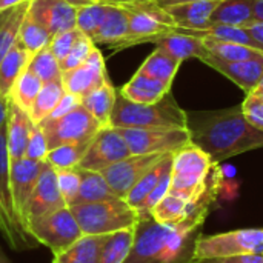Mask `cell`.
I'll use <instances>...</instances> for the list:
<instances>
[{
	"label": "cell",
	"instance_id": "1",
	"mask_svg": "<svg viewBox=\"0 0 263 263\" xmlns=\"http://www.w3.org/2000/svg\"><path fill=\"white\" fill-rule=\"evenodd\" d=\"M191 143L203 149L214 163L263 148V131L253 126L240 106L188 114Z\"/></svg>",
	"mask_w": 263,
	"mask_h": 263
},
{
	"label": "cell",
	"instance_id": "2",
	"mask_svg": "<svg viewBox=\"0 0 263 263\" xmlns=\"http://www.w3.org/2000/svg\"><path fill=\"white\" fill-rule=\"evenodd\" d=\"M202 228L166 227L151 214H140L133 248L123 263H193L194 245Z\"/></svg>",
	"mask_w": 263,
	"mask_h": 263
},
{
	"label": "cell",
	"instance_id": "3",
	"mask_svg": "<svg viewBox=\"0 0 263 263\" xmlns=\"http://www.w3.org/2000/svg\"><path fill=\"white\" fill-rule=\"evenodd\" d=\"M112 128H188V112L170 92L156 103H136L117 92L111 114Z\"/></svg>",
	"mask_w": 263,
	"mask_h": 263
},
{
	"label": "cell",
	"instance_id": "4",
	"mask_svg": "<svg viewBox=\"0 0 263 263\" xmlns=\"http://www.w3.org/2000/svg\"><path fill=\"white\" fill-rule=\"evenodd\" d=\"M85 236H106L120 230L136 228L140 214L125 199H111L69 206Z\"/></svg>",
	"mask_w": 263,
	"mask_h": 263
},
{
	"label": "cell",
	"instance_id": "5",
	"mask_svg": "<svg viewBox=\"0 0 263 263\" xmlns=\"http://www.w3.org/2000/svg\"><path fill=\"white\" fill-rule=\"evenodd\" d=\"M11 159L6 145V125L0 129V234L12 250L23 251L39 245L28 233L12 197L9 179Z\"/></svg>",
	"mask_w": 263,
	"mask_h": 263
},
{
	"label": "cell",
	"instance_id": "6",
	"mask_svg": "<svg viewBox=\"0 0 263 263\" xmlns=\"http://www.w3.org/2000/svg\"><path fill=\"white\" fill-rule=\"evenodd\" d=\"M214 162L197 145L190 143L173 154L170 194L186 202L194 199L208 179Z\"/></svg>",
	"mask_w": 263,
	"mask_h": 263
},
{
	"label": "cell",
	"instance_id": "7",
	"mask_svg": "<svg viewBox=\"0 0 263 263\" xmlns=\"http://www.w3.org/2000/svg\"><path fill=\"white\" fill-rule=\"evenodd\" d=\"M256 253H263V228H243L211 236L200 234L194 245L193 263Z\"/></svg>",
	"mask_w": 263,
	"mask_h": 263
},
{
	"label": "cell",
	"instance_id": "8",
	"mask_svg": "<svg viewBox=\"0 0 263 263\" xmlns=\"http://www.w3.org/2000/svg\"><path fill=\"white\" fill-rule=\"evenodd\" d=\"M26 230L37 243L49 248L54 256L68 250L83 236L69 206L31 220Z\"/></svg>",
	"mask_w": 263,
	"mask_h": 263
},
{
	"label": "cell",
	"instance_id": "9",
	"mask_svg": "<svg viewBox=\"0 0 263 263\" xmlns=\"http://www.w3.org/2000/svg\"><path fill=\"white\" fill-rule=\"evenodd\" d=\"M129 17V31L126 40L119 49H125L139 43H156L160 37L174 31L176 25L171 15L151 0H142L125 5Z\"/></svg>",
	"mask_w": 263,
	"mask_h": 263
},
{
	"label": "cell",
	"instance_id": "10",
	"mask_svg": "<svg viewBox=\"0 0 263 263\" xmlns=\"http://www.w3.org/2000/svg\"><path fill=\"white\" fill-rule=\"evenodd\" d=\"M39 126L46 137L49 149L66 143H88L102 128L82 103L65 116L45 119Z\"/></svg>",
	"mask_w": 263,
	"mask_h": 263
},
{
	"label": "cell",
	"instance_id": "11",
	"mask_svg": "<svg viewBox=\"0 0 263 263\" xmlns=\"http://www.w3.org/2000/svg\"><path fill=\"white\" fill-rule=\"evenodd\" d=\"M131 154H174L191 143L188 128H117Z\"/></svg>",
	"mask_w": 263,
	"mask_h": 263
},
{
	"label": "cell",
	"instance_id": "12",
	"mask_svg": "<svg viewBox=\"0 0 263 263\" xmlns=\"http://www.w3.org/2000/svg\"><path fill=\"white\" fill-rule=\"evenodd\" d=\"M128 156H131V151L120 131L112 126H103L89 142L79 168L102 173Z\"/></svg>",
	"mask_w": 263,
	"mask_h": 263
},
{
	"label": "cell",
	"instance_id": "13",
	"mask_svg": "<svg viewBox=\"0 0 263 263\" xmlns=\"http://www.w3.org/2000/svg\"><path fill=\"white\" fill-rule=\"evenodd\" d=\"M166 154H131L126 159L108 166L102 171L111 191L125 199L129 190Z\"/></svg>",
	"mask_w": 263,
	"mask_h": 263
},
{
	"label": "cell",
	"instance_id": "14",
	"mask_svg": "<svg viewBox=\"0 0 263 263\" xmlns=\"http://www.w3.org/2000/svg\"><path fill=\"white\" fill-rule=\"evenodd\" d=\"M63 206H66V203L62 199V194L57 186L55 170L48 162H45L37 185L23 210V216H22L23 223L26 227L31 220L49 214L52 211H57Z\"/></svg>",
	"mask_w": 263,
	"mask_h": 263
},
{
	"label": "cell",
	"instance_id": "15",
	"mask_svg": "<svg viewBox=\"0 0 263 263\" xmlns=\"http://www.w3.org/2000/svg\"><path fill=\"white\" fill-rule=\"evenodd\" d=\"M109 80L106 74L105 59L97 46L91 51L89 57L77 68L62 72V83L66 92L82 99L92 89Z\"/></svg>",
	"mask_w": 263,
	"mask_h": 263
},
{
	"label": "cell",
	"instance_id": "16",
	"mask_svg": "<svg viewBox=\"0 0 263 263\" xmlns=\"http://www.w3.org/2000/svg\"><path fill=\"white\" fill-rule=\"evenodd\" d=\"M77 8L69 0H31L28 11L54 37L76 28Z\"/></svg>",
	"mask_w": 263,
	"mask_h": 263
},
{
	"label": "cell",
	"instance_id": "17",
	"mask_svg": "<svg viewBox=\"0 0 263 263\" xmlns=\"http://www.w3.org/2000/svg\"><path fill=\"white\" fill-rule=\"evenodd\" d=\"M200 60L234 82L245 94H250L257 88L263 76V57L243 62H225L206 52Z\"/></svg>",
	"mask_w": 263,
	"mask_h": 263
},
{
	"label": "cell",
	"instance_id": "18",
	"mask_svg": "<svg viewBox=\"0 0 263 263\" xmlns=\"http://www.w3.org/2000/svg\"><path fill=\"white\" fill-rule=\"evenodd\" d=\"M45 162H34L29 159H18L11 160L9 165V179H11V190L15 208L23 216V210L37 185L39 176L43 170ZM23 220V219H22Z\"/></svg>",
	"mask_w": 263,
	"mask_h": 263
},
{
	"label": "cell",
	"instance_id": "19",
	"mask_svg": "<svg viewBox=\"0 0 263 263\" xmlns=\"http://www.w3.org/2000/svg\"><path fill=\"white\" fill-rule=\"evenodd\" d=\"M34 122L29 114L23 111L18 105L8 99L6 106V145L11 160H18L25 157L28 140Z\"/></svg>",
	"mask_w": 263,
	"mask_h": 263
},
{
	"label": "cell",
	"instance_id": "20",
	"mask_svg": "<svg viewBox=\"0 0 263 263\" xmlns=\"http://www.w3.org/2000/svg\"><path fill=\"white\" fill-rule=\"evenodd\" d=\"M220 0H200L163 8L174 25L185 29H202L211 25V15Z\"/></svg>",
	"mask_w": 263,
	"mask_h": 263
},
{
	"label": "cell",
	"instance_id": "21",
	"mask_svg": "<svg viewBox=\"0 0 263 263\" xmlns=\"http://www.w3.org/2000/svg\"><path fill=\"white\" fill-rule=\"evenodd\" d=\"M125 99L136 103H156L160 102L166 94L171 92V85L153 79L146 74L136 72L128 83H125L119 91Z\"/></svg>",
	"mask_w": 263,
	"mask_h": 263
},
{
	"label": "cell",
	"instance_id": "22",
	"mask_svg": "<svg viewBox=\"0 0 263 263\" xmlns=\"http://www.w3.org/2000/svg\"><path fill=\"white\" fill-rule=\"evenodd\" d=\"M129 31V17L125 6L109 5L108 12L105 15L103 23L96 32L92 42L111 45L114 49H119L122 43L126 40Z\"/></svg>",
	"mask_w": 263,
	"mask_h": 263
},
{
	"label": "cell",
	"instance_id": "23",
	"mask_svg": "<svg viewBox=\"0 0 263 263\" xmlns=\"http://www.w3.org/2000/svg\"><path fill=\"white\" fill-rule=\"evenodd\" d=\"M157 48H162L163 51H166L170 55H173L174 59L183 62L186 59H202L208 51L205 48L203 39L196 37V35H190L185 32H180L174 28L173 32L160 37L156 42Z\"/></svg>",
	"mask_w": 263,
	"mask_h": 263
},
{
	"label": "cell",
	"instance_id": "24",
	"mask_svg": "<svg viewBox=\"0 0 263 263\" xmlns=\"http://www.w3.org/2000/svg\"><path fill=\"white\" fill-rule=\"evenodd\" d=\"M31 54L23 46V43L17 39V42L11 46V49L5 54L0 62V92L8 99L12 85L18 79V76L28 68Z\"/></svg>",
	"mask_w": 263,
	"mask_h": 263
},
{
	"label": "cell",
	"instance_id": "25",
	"mask_svg": "<svg viewBox=\"0 0 263 263\" xmlns=\"http://www.w3.org/2000/svg\"><path fill=\"white\" fill-rule=\"evenodd\" d=\"M117 89L112 86L111 80H106L99 88L88 92L85 97L80 99L82 105L86 108V111L100 123V126H109L111 114L116 105L117 99Z\"/></svg>",
	"mask_w": 263,
	"mask_h": 263
},
{
	"label": "cell",
	"instance_id": "26",
	"mask_svg": "<svg viewBox=\"0 0 263 263\" xmlns=\"http://www.w3.org/2000/svg\"><path fill=\"white\" fill-rule=\"evenodd\" d=\"M254 23V0H220L211 15V25L247 28Z\"/></svg>",
	"mask_w": 263,
	"mask_h": 263
},
{
	"label": "cell",
	"instance_id": "27",
	"mask_svg": "<svg viewBox=\"0 0 263 263\" xmlns=\"http://www.w3.org/2000/svg\"><path fill=\"white\" fill-rule=\"evenodd\" d=\"M173 163V154H166L159 163H156L131 190L129 193L126 194L125 197V202L133 208L136 210L139 214L143 211V206H145V202L146 199L149 197V194L153 193V190L156 188V185L159 183L162 174L171 166Z\"/></svg>",
	"mask_w": 263,
	"mask_h": 263
},
{
	"label": "cell",
	"instance_id": "28",
	"mask_svg": "<svg viewBox=\"0 0 263 263\" xmlns=\"http://www.w3.org/2000/svg\"><path fill=\"white\" fill-rule=\"evenodd\" d=\"M105 236H82L63 253L54 256L52 263H100Z\"/></svg>",
	"mask_w": 263,
	"mask_h": 263
},
{
	"label": "cell",
	"instance_id": "29",
	"mask_svg": "<svg viewBox=\"0 0 263 263\" xmlns=\"http://www.w3.org/2000/svg\"><path fill=\"white\" fill-rule=\"evenodd\" d=\"M79 173H80V186H79V193L72 205L117 199V196L111 191L102 173L82 170V168H79Z\"/></svg>",
	"mask_w": 263,
	"mask_h": 263
},
{
	"label": "cell",
	"instance_id": "30",
	"mask_svg": "<svg viewBox=\"0 0 263 263\" xmlns=\"http://www.w3.org/2000/svg\"><path fill=\"white\" fill-rule=\"evenodd\" d=\"M180 65H182L180 60L174 59L166 51L156 46V49L145 59V62L140 65L137 71L173 86V82L176 79Z\"/></svg>",
	"mask_w": 263,
	"mask_h": 263
},
{
	"label": "cell",
	"instance_id": "31",
	"mask_svg": "<svg viewBox=\"0 0 263 263\" xmlns=\"http://www.w3.org/2000/svg\"><path fill=\"white\" fill-rule=\"evenodd\" d=\"M29 2L31 0L23 2L14 8L0 11V62L18 39V29L23 17L28 12Z\"/></svg>",
	"mask_w": 263,
	"mask_h": 263
},
{
	"label": "cell",
	"instance_id": "32",
	"mask_svg": "<svg viewBox=\"0 0 263 263\" xmlns=\"http://www.w3.org/2000/svg\"><path fill=\"white\" fill-rule=\"evenodd\" d=\"M65 94H66V89L62 83V79L43 83V86H42L37 99L34 100L31 111H29L31 120L39 125L40 122L48 119Z\"/></svg>",
	"mask_w": 263,
	"mask_h": 263
},
{
	"label": "cell",
	"instance_id": "33",
	"mask_svg": "<svg viewBox=\"0 0 263 263\" xmlns=\"http://www.w3.org/2000/svg\"><path fill=\"white\" fill-rule=\"evenodd\" d=\"M136 228L120 230L105 236L102 247L100 263H123L126 260L133 243H134Z\"/></svg>",
	"mask_w": 263,
	"mask_h": 263
},
{
	"label": "cell",
	"instance_id": "34",
	"mask_svg": "<svg viewBox=\"0 0 263 263\" xmlns=\"http://www.w3.org/2000/svg\"><path fill=\"white\" fill-rule=\"evenodd\" d=\"M42 86H43L42 80L29 68H26L18 76L15 83L12 85V89H11L8 99L12 100L15 105H18L23 111H26L29 114L32 105H34V100L37 99Z\"/></svg>",
	"mask_w": 263,
	"mask_h": 263
},
{
	"label": "cell",
	"instance_id": "35",
	"mask_svg": "<svg viewBox=\"0 0 263 263\" xmlns=\"http://www.w3.org/2000/svg\"><path fill=\"white\" fill-rule=\"evenodd\" d=\"M206 51L225 62H243V60H253V59H260L263 57V51L240 45V43H233V42H219L213 39H203Z\"/></svg>",
	"mask_w": 263,
	"mask_h": 263
},
{
	"label": "cell",
	"instance_id": "36",
	"mask_svg": "<svg viewBox=\"0 0 263 263\" xmlns=\"http://www.w3.org/2000/svg\"><path fill=\"white\" fill-rule=\"evenodd\" d=\"M186 208L188 202L174 196V194H166L163 199H160L149 211L151 217L166 227H177L185 220L186 216Z\"/></svg>",
	"mask_w": 263,
	"mask_h": 263
},
{
	"label": "cell",
	"instance_id": "37",
	"mask_svg": "<svg viewBox=\"0 0 263 263\" xmlns=\"http://www.w3.org/2000/svg\"><path fill=\"white\" fill-rule=\"evenodd\" d=\"M51 35L49 32L29 14V11L26 12V15L22 20L20 29H18V40L23 43V46L28 49V52L31 55L37 54L39 51H42L43 48H46L51 42Z\"/></svg>",
	"mask_w": 263,
	"mask_h": 263
},
{
	"label": "cell",
	"instance_id": "38",
	"mask_svg": "<svg viewBox=\"0 0 263 263\" xmlns=\"http://www.w3.org/2000/svg\"><path fill=\"white\" fill-rule=\"evenodd\" d=\"M109 5L100 3V2H92L86 3L77 8V22L76 28L91 40L94 39L96 32L99 31L100 25L105 20V15L108 12Z\"/></svg>",
	"mask_w": 263,
	"mask_h": 263
},
{
	"label": "cell",
	"instance_id": "39",
	"mask_svg": "<svg viewBox=\"0 0 263 263\" xmlns=\"http://www.w3.org/2000/svg\"><path fill=\"white\" fill-rule=\"evenodd\" d=\"M88 145H89V142L88 143H66V145L55 146L48 151L46 162L54 170L79 168V163L83 159Z\"/></svg>",
	"mask_w": 263,
	"mask_h": 263
},
{
	"label": "cell",
	"instance_id": "40",
	"mask_svg": "<svg viewBox=\"0 0 263 263\" xmlns=\"http://www.w3.org/2000/svg\"><path fill=\"white\" fill-rule=\"evenodd\" d=\"M28 68L42 80V83H48V82L62 79L60 63L54 57V54L51 52V49L48 46L31 57Z\"/></svg>",
	"mask_w": 263,
	"mask_h": 263
},
{
	"label": "cell",
	"instance_id": "41",
	"mask_svg": "<svg viewBox=\"0 0 263 263\" xmlns=\"http://www.w3.org/2000/svg\"><path fill=\"white\" fill-rule=\"evenodd\" d=\"M57 174V186L65 200L66 206H71L77 197L79 186H80V173L79 168L71 170H55Z\"/></svg>",
	"mask_w": 263,
	"mask_h": 263
},
{
	"label": "cell",
	"instance_id": "42",
	"mask_svg": "<svg viewBox=\"0 0 263 263\" xmlns=\"http://www.w3.org/2000/svg\"><path fill=\"white\" fill-rule=\"evenodd\" d=\"M94 46H96V43L89 37H86V35L82 34V37L77 40V43L69 51V54L60 62L62 72H66V71H71V69L80 66L89 57V54L94 49Z\"/></svg>",
	"mask_w": 263,
	"mask_h": 263
},
{
	"label": "cell",
	"instance_id": "43",
	"mask_svg": "<svg viewBox=\"0 0 263 263\" xmlns=\"http://www.w3.org/2000/svg\"><path fill=\"white\" fill-rule=\"evenodd\" d=\"M82 37V32L77 28L63 31L57 35H54L48 45V48L51 49V52L54 54V57L59 60V63L69 54V51L74 48V45L77 43V40Z\"/></svg>",
	"mask_w": 263,
	"mask_h": 263
},
{
	"label": "cell",
	"instance_id": "44",
	"mask_svg": "<svg viewBox=\"0 0 263 263\" xmlns=\"http://www.w3.org/2000/svg\"><path fill=\"white\" fill-rule=\"evenodd\" d=\"M48 151H49V148L46 143V137H45L42 128L37 123H34V126L31 129L29 140H28L25 159L34 160V162H46Z\"/></svg>",
	"mask_w": 263,
	"mask_h": 263
},
{
	"label": "cell",
	"instance_id": "45",
	"mask_svg": "<svg viewBox=\"0 0 263 263\" xmlns=\"http://www.w3.org/2000/svg\"><path fill=\"white\" fill-rule=\"evenodd\" d=\"M243 116L247 117V120L263 131V100L256 94V92H250L247 94L243 103L240 105Z\"/></svg>",
	"mask_w": 263,
	"mask_h": 263
},
{
	"label": "cell",
	"instance_id": "46",
	"mask_svg": "<svg viewBox=\"0 0 263 263\" xmlns=\"http://www.w3.org/2000/svg\"><path fill=\"white\" fill-rule=\"evenodd\" d=\"M82 102H80V99L79 97H76V96H72V94H69V92H66L63 97H62V100L57 103V106L54 108V111L51 112V116L49 117H60V116H65V114H68L69 111H72L74 108H77L79 105H80Z\"/></svg>",
	"mask_w": 263,
	"mask_h": 263
},
{
	"label": "cell",
	"instance_id": "47",
	"mask_svg": "<svg viewBox=\"0 0 263 263\" xmlns=\"http://www.w3.org/2000/svg\"><path fill=\"white\" fill-rule=\"evenodd\" d=\"M197 263H263V253L256 254H240L233 257H220V259H206Z\"/></svg>",
	"mask_w": 263,
	"mask_h": 263
},
{
	"label": "cell",
	"instance_id": "48",
	"mask_svg": "<svg viewBox=\"0 0 263 263\" xmlns=\"http://www.w3.org/2000/svg\"><path fill=\"white\" fill-rule=\"evenodd\" d=\"M247 29L250 31V34L254 37V40L262 46L263 49V23H253V25L247 26Z\"/></svg>",
	"mask_w": 263,
	"mask_h": 263
},
{
	"label": "cell",
	"instance_id": "49",
	"mask_svg": "<svg viewBox=\"0 0 263 263\" xmlns=\"http://www.w3.org/2000/svg\"><path fill=\"white\" fill-rule=\"evenodd\" d=\"M6 106H8V99L0 92V129L5 128L6 125Z\"/></svg>",
	"mask_w": 263,
	"mask_h": 263
},
{
	"label": "cell",
	"instance_id": "50",
	"mask_svg": "<svg viewBox=\"0 0 263 263\" xmlns=\"http://www.w3.org/2000/svg\"><path fill=\"white\" fill-rule=\"evenodd\" d=\"M151 2H154L160 8H168V6H174V5H182V3H190V2H200V0H151Z\"/></svg>",
	"mask_w": 263,
	"mask_h": 263
},
{
	"label": "cell",
	"instance_id": "51",
	"mask_svg": "<svg viewBox=\"0 0 263 263\" xmlns=\"http://www.w3.org/2000/svg\"><path fill=\"white\" fill-rule=\"evenodd\" d=\"M254 23H263V0H254Z\"/></svg>",
	"mask_w": 263,
	"mask_h": 263
},
{
	"label": "cell",
	"instance_id": "52",
	"mask_svg": "<svg viewBox=\"0 0 263 263\" xmlns=\"http://www.w3.org/2000/svg\"><path fill=\"white\" fill-rule=\"evenodd\" d=\"M23 2H28V0H0V11L3 9H9V8H14Z\"/></svg>",
	"mask_w": 263,
	"mask_h": 263
},
{
	"label": "cell",
	"instance_id": "53",
	"mask_svg": "<svg viewBox=\"0 0 263 263\" xmlns=\"http://www.w3.org/2000/svg\"><path fill=\"white\" fill-rule=\"evenodd\" d=\"M100 3L105 5H119V6H125L129 3H136V2H142V0H99Z\"/></svg>",
	"mask_w": 263,
	"mask_h": 263
},
{
	"label": "cell",
	"instance_id": "54",
	"mask_svg": "<svg viewBox=\"0 0 263 263\" xmlns=\"http://www.w3.org/2000/svg\"><path fill=\"white\" fill-rule=\"evenodd\" d=\"M72 2L76 6H82V5H86V3H92V2H99V0H69Z\"/></svg>",
	"mask_w": 263,
	"mask_h": 263
},
{
	"label": "cell",
	"instance_id": "55",
	"mask_svg": "<svg viewBox=\"0 0 263 263\" xmlns=\"http://www.w3.org/2000/svg\"><path fill=\"white\" fill-rule=\"evenodd\" d=\"M251 92H256V94H257V96H259V97L263 100V88H256V89H254V91H251Z\"/></svg>",
	"mask_w": 263,
	"mask_h": 263
},
{
	"label": "cell",
	"instance_id": "56",
	"mask_svg": "<svg viewBox=\"0 0 263 263\" xmlns=\"http://www.w3.org/2000/svg\"><path fill=\"white\" fill-rule=\"evenodd\" d=\"M0 263H9L8 260H6V257L2 254V251H0Z\"/></svg>",
	"mask_w": 263,
	"mask_h": 263
},
{
	"label": "cell",
	"instance_id": "57",
	"mask_svg": "<svg viewBox=\"0 0 263 263\" xmlns=\"http://www.w3.org/2000/svg\"><path fill=\"white\" fill-rule=\"evenodd\" d=\"M257 88H263V76L262 79H260V82H259V85H257Z\"/></svg>",
	"mask_w": 263,
	"mask_h": 263
}]
</instances>
